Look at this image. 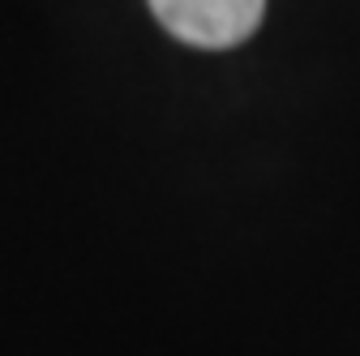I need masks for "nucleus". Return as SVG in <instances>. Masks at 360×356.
Instances as JSON below:
<instances>
[{
  "label": "nucleus",
  "mask_w": 360,
  "mask_h": 356,
  "mask_svg": "<svg viewBox=\"0 0 360 356\" xmlns=\"http://www.w3.org/2000/svg\"><path fill=\"white\" fill-rule=\"evenodd\" d=\"M150 13L180 43L219 52L236 48L257 30L266 0H150Z\"/></svg>",
  "instance_id": "1"
}]
</instances>
